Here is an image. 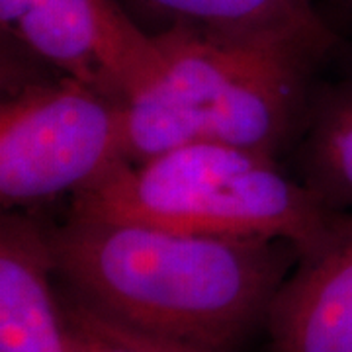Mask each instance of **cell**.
<instances>
[{"label": "cell", "mask_w": 352, "mask_h": 352, "mask_svg": "<svg viewBox=\"0 0 352 352\" xmlns=\"http://www.w3.org/2000/svg\"><path fill=\"white\" fill-rule=\"evenodd\" d=\"M57 282L92 311L161 339L237 352L266 329L300 258L286 239L170 231L67 215L47 227Z\"/></svg>", "instance_id": "1"}, {"label": "cell", "mask_w": 352, "mask_h": 352, "mask_svg": "<svg viewBox=\"0 0 352 352\" xmlns=\"http://www.w3.org/2000/svg\"><path fill=\"white\" fill-rule=\"evenodd\" d=\"M161 76L126 106L129 163L192 143L280 155L302 131L323 67L298 45L175 24L153 34Z\"/></svg>", "instance_id": "2"}, {"label": "cell", "mask_w": 352, "mask_h": 352, "mask_svg": "<svg viewBox=\"0 0 352 352\" xmlns=\"http://www.w3.org/2000/svg\"><path fill=\"white\" fill-rule=\"evenodd\" d=\"M69 212L184 233L286 239L300 254L319 247L349 214L317 200L278 155L221 143L113 164L71 196Z\"/></svg>", "instance_id": "3"}, {"label": "cell", "mask_w": 352, "mask_h": 352, "mask_svg": "<svg viewBox=\"0 0 352 352\" xmlns=\"http://www.w3.org/2000/svg\"><path fill=\"white\" fill-rule=\"evenodd\" d=\"M126 104L57 73L2 92V212L75 194L127 161Z\"/></svg>", "instance_id": "4"}, {"label": "cell", "mask_w": 352, "mask_h": 352, "mask_svg": "<svg viewBox=\"0 0 352 352\" xmlns=\"http://www.w3.org/2000/svg\"><path fill=\"white\" fill-rule=\"evenodd\" d=\"M0 30L2 43L126 106L164 69L155 36L120 0H0Z\"/></svg>", "instance_id": "5"}, {"label": "cell", "mask_w": 352, "mask_h": 352, "mask_svg": "<svg viewBox=\"0 0 352 352\" xmlns=\"http://www.w3.org/2000/svg\"><path fill=\"white\" fill-rule=\"evenodd\" d=\"M268 352H352V214L300 254L270 305Z\"/></svg>", "instance_id": "6"}, {"label": "cell", "mask_w": 352, "mask_h": 352, "mask_svg": "<svg viewBox=\"0 0 352 352\" xmlns=\"http://www.w3.org/2000/svg\"><path fill=\"white\" fill-rule=\"evenodd\" d=\"M0 352H73L47 227L16 210L0 219Z\"/></svg>", "instance_id": "7"}, {"label": "cell", "mask_w": 352, "mask_h": 352, "mask_svg": "<svg viewBox=\"0 0 352 352\" xmlns=\"http://www.w3.org/2000/svg\"><path fill=\"white\" fill-rule=\"evenodd\" d=\"M139 12L175 24L239 38L298 45L321 65L349 57V47L314 0H127ZM161 28V30H163Z\"/></svg>", "instance_id": "8"}, {"label": "cell", "mask_w": 352, "mask_h": 352, "mask_svg": "<svg viewBox=\"0 0 352 352\" xmlns=\"http://www.w3.org/2000/svg\"><path fill=\"white\" fill-rule=\"evenodd\" d=\"M294 145L298 178L329 210L352 214V76L315 85Z\"/></svg>", "instance_id": "9"}, {"label": "cell", "mask_w": 352, "mask_h": 352, "mask_svg": "<svg viewBox=\"0 0 352 352\" xmlns=\"http://www.w3.org/2000/svg\"><path fill=\"white\" fill-rule=\"evenodd\" d=\"M57 289L73 352H214L120 325L78 302L59 282Z\"/></svg>", "instance_id": "10"}, {"label": "cell", "mask_w": 352, "mask_h": 352, "mask_svg": "<svg viewBox=\"0 0 352 352\" xmlns=\"http://www.w3.org/2000/svg\"><path fill=\"white\" fill-rule=\"evenodd\" d=\"M337 6L340 8V12L344 14V16H349L352 20V0H333Z\"/></svg>", "instance_id": "11"}]
</instances>
